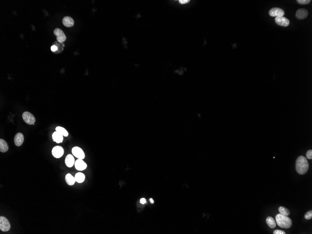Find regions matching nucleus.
Instances as JSON below:
<instances>
[{
	"label": "nucleus",
	"instance_id": "16",
	"mask_svg": "<svg viewBox=\"0 0 312 234\" xmlns=\"http://www.w3.org/2000/svg\"><path fill=\"white\" fill-rule=\"evenodd\" d=\"M65 180H66V182L69 186H73L75 182H76L75 177H74L70 173H68L66 175Z\"/></svg>",
	"mask_w": 312,
	"mask_h": 234
},
{
	"label": "nucleus",
	"instance_id": "8",
	"mask_svg": "<svg viewBox=\"0 0 312 234\" xmlns=\"http://www.w3.org/2000/svg\"><path fill=\"white\" fill-rule=\"evenodd\" d=\"M51 153L52 156L55 158H60L62 157L64 153V149L60 146H56L52 148Z\"/></svg>",
	"mask_w": 312,
	"mask_h": 234
},
{
	"label": "nucleus",
	"instance_id": "10",
	"mask_svg": "<svg viewBox=\"0 0 312 234\" xmlns=\"http://www.w3.org/2000/svg\"><path fill=\"white\" fill-rule=\"evenodd\" d=\"M74 166L78 171H83L87 168V164L81 159H78L75 162Z\"/></svg>",
	"mask_w": 312,
	"mask_h": 234
},
{
	"label": "nucleus",
	"instance_id": "7",
	"mask_svg": "<svg viewBox=\"0 0 312 234\" xmlns=\"http://www.w3.org/2000/svg\"><path fill=\"white\" fill-rule=\"evenodd\" d=\"M269 15L272 17H280L285 15V11L283 9L279 7H273L269 11Z\"/></svg>",
	"mask_w": 312,
	"mask_h": 234
},
{
	"label": "nucleus",
	"instance_id": "5",
	"mask_svg": "<svg viewBox=\"0 0 312 234\" xmlns=\"http://www.w3.org/2000/svg\"><path fill=\"white\" fill-rule=\"evenodd\" d=\"M72 155L78 159L83 160L85 158V154L82 149L78 146H75L72 149Z\"/></svg>",
	"mask_w": 312,
	"mask_h": 234
},
{
	"label": "nucleus",
	"instance_id": "20",
	"mask_svg": "<svg viewBox=\"0 0 312 234\" xmlns=\"http://www.w3.org/2000/svg\"><path fill=\"white\" fill-rule=\"evenodd\" d=\"M56 131L59 132L64 137H67L68 136V132H67V131H66L65 128H64L63 127H60V126H58L57 127L55 128Z\"/></svg>",
	"mask_w": 312,
	"mask_h": 234
},
{
	"label": "nucleus",
	"instance_id": "18",
	"mask_svg": "<svg viewBox=\"0 0 312 234\" xmlns=\"http://www.w3.org/2000/svg\"><path fill=\"white\" fill-rule=\"evenodd\" d=\"M74 177L76 182H78V183H83L85 180V178H86L84 174L81 173V172H78V173H76Z\"/></svg>",
	"mask_w": 312,
	"mask_h": 234
},
{
	"label": "nucleus",
	"instance_id": "9",
	"mask_svg": "<svg viewBox=\"0 0 312 234\" xmlns=\"http://www.w3.org/2000/svg\"><path fill=\"white\" fill-rule=\"evenodd\" d=\"M275 22L277 25L283 27H287L290 24V21L284 16L275 18Z\"/></svg>",
	"mask_w": 312,
	"mask_h": 234
},
{
	"label": "nucleus",
	"instance_id": "14",
	"mask_svg": "<svg viewBox=\"0 0 312 234\" xmlns=\"http://www.w3.org/2000/svg\"><path fill=\"white\" fill-rule=\"evenodd\" d=\"M63 25L67 27H71L74 26V19L70 16H65L62 20Z\"/></svg>",
	"mask_w": 312,
	"mask_h": 234
},
{
	"label": "nucleus",
	"instance_id": "15",
	"mask_svg": "<svg viewBox=\"0 0 312 234\" xmlns=\"http://www.w3.org/2000/svg\"><path fill=\"white\" fill-rule=\"evenodd\" d=\"M53 141L57 143H61L63 141V136L58 131H55L52 135Z\"/></svg>",
	"mask_w": 312,
	"mask_h": 234
},
{
	"label": "nucleus",
	"instance_id": "24",
	"mask_svg": "<svg viewBox=\"0 0 312 234\" xmlns=\"http://www.w3.org/2000/svg\"><path fill=\"white\" fill-rule=\"evenodd\" d=\"M306 156H307V158L309 160H311L312 158V151L311 149L307 151L306 154Z\"/></svg>",
	"mask_w": 312,
	"mask_h": 234
},
{
	"label": "nucleus",
	"instance_id": "25",
	"mask_svg": "<svg viewBox=\"0 0 312 234\" xmlns=\"http://www.w3.org/2000/svg\"><path fill=\"white\" fill-rule=\"evenodd\" d=\"M51 50L52 52H56V51H57L58 48L57 46L55 45H52L51 48Z\"/></svg>",
	"mask_w": 312,
	"mask_h": 234
},
{
	"label": "nucleus",
	"instance_id": "22",
	"mask_svg": "<svg viewBox=\"0 0 312 234\" xmlns=\"http://www.w3.org/2000/svg\"><path fill=\"white\" fill-rule=\"evenodd\" d=\"M297 1L300 4L306 5V4L309 3L311 1V0H297Z\"/></svg>",
	"mask_w": 312,
	"mask_h": 234
},
{
	"label": "nucleus",
	"instance_id": "2",
	"mask_svg": "<svg viewBox=\"0 0 312 234\" xmlns=\"http://www.w3.org/2000/svg\"><path fill=\"white\" fill-rule=\"evenodd\" d=\"M276 221L280 228L289 229L292 225V221L291 218L280 214H277L276 216Z\"/></svg>",
	"mask_w": 312,
	"mask_h": 234
},
{
	"label": "nucleus",
	"instance_id": "17",
	"mask_svg": "<svg viewBox=\"0 0 312 234\" xmlns=\"http://www.w3.org/2000/svg\"><path fill=\"white\" fill-rule=\"evenodd\" d=\"M9 149V146L6 141L4 140L0 139V151L1 152H6Z\"/></svg>",
	"mask_w": 312,
	"mask_h": 234
},
{
	"label": "nucleus",
	"instance_id": "1",
	"mask_svg": "<svg viewBox=\"0 0 312 234\" xmlns=\"http://www.w3.org/2000/svg\"><path fill=\"white\" fill-rule=\"evenodd\" d=\"M309 164L307 158L303 156H300L296 162V170L298 173L300 175L306 174L309 170Z\"/></svg>",
	"mask_w": 312,
	"mask_h": 234
},
{
	"label": "nucleus",
	"instance_id": "12",
	"mask_svg": "<svg viewBox=\"0 0 312 234\" xmlns=\"http://www.w3.org/2000/svg\"><path fill=\"white\" fill-rule=\"evenodd\" d=\"M24 141V136L21 133L16 134L14 137V143L16 145L20 146L22 145Z\"/></svg>",
	"mask_w": 312,
	"mask_h": 234
},
{
	"label": "nucleus",
	"instance_id": "26",
	"mask_svg": "<svg viewBox=\"0 0 312 234\" xmlns=\"http://www.w3.org/2000/svg\"><path fill=\"white\" fill-rule=\"evenodd\" d=\"M274 234H286V232L280 230H276L273 232Z\"/></svg>",
	"mask_w": 312,
	"mask_h": 234
},
{
	"label": "nucleus",
	"instance_id": "4",
	"mask_svg": "<svg viewBox=\"0 0 312 234\" xmlns=\"http://www.w3.org/2000/svg\"><path fill=\"white\" fill-rule=\"evenodd\" d=\"M10 224L5 217H0V229L2 231L7 232L10 229Z\"/></svg>",
	"mask_w": 312,
	"mask_h": 234
},
{
	"label": "nucleus",
	"instance_id": "3",
	"mask_svg": "<svg viewBox=\"0 0 312 234\" xmlns=\"http://www.w3.org/2000/svg\"><path fill=\"white\" fill-rule=\"evenodd\" d=\"M22 117L24 121L26 123H27L28 124H34L36 119L34 116L30 112L27 111L24 112V113L22 114Z\"/></svg>",
	"mask_w": 312,
	"mask_h": 234
},
{
	"label": "nucleus",
	"instance_id": "21",
	"mask_svg": "<svg viewBox=\"0 0 312 234\" xmlns=\"http://www.w3.org/2000/svg\"><path fill=\"white\" fill-rule=\"evenodd\" d=\"M279 211L280 214L283 216H288L290 215V212L289 210L284 207H280L279 208Z\"/></svg>",
	"mask_w": 312,
	"mask_h": 234
},
{
	"label": "nucleus",
	"instance_id": "23",
	"mask_svg": "<svg viewBox=\"0 0 312 234\" xmlns=\"http://www.w3.org/2000/svg\"><path fill=\"white\" fill-rule=\"evenodd\" d=\"M305 218L307 220L311 219L312 218V211L310 210L306 213L305 215Z\"/></svg>",
	"mask_w": 312,
	"mask_h": 234
},
{
	"label": "nucleus",
	"instance_id": "19",
	"mask_svg": "<svg viewBox=\"0 0 312 234\" xmlns=\"http://www.w3.org/2000/svg\"><path fill=\"white\" fill-rule=\"evenodd\" d=\"M266 223L267 224L269 227L271 229L275 228L276 226V222L273 218L271 217H268L266 219Z\"/></svg>",
	"mask_w": 312,
	"mask_h": 234
},
{
	"label": "nucleus",
	"instance_id": "13",
	"mask_svg": "<svg viewBox=\"0 0 312 234\" xmlns=\"http://www.w3.org/2000/svg\"><path fill=\"white\" fill-rule=\"evenodd\" d=\"M75 162V159L72 155H67L65 159V164L67 167H72L74 165Z\"/></svg>",
	"mask_w": 312,
	"mask_h": 234
},
{
	"label": "nucleus",
	"instance_id": "28",
	"mask_svg": "<svg viewBox=\"0 0 312 234\" xmlns=\"http://www.w3.org/2000/svg\"><path fill=\"white\" fill-rule=\"evenodd\" d=\"M146 199H144V198H142V199L140 200V203H142V204H145V203H146Z\"/></svg>",
	"mask_w": 312,
	"mask_h": 234
},
{
	"label": "nucleus",
	"instance_id": "11",
	"mask_svg": "<svg viewBox=\"0 0 312 234\" xmlns=\"http://www.w3.org/2000/svg\"><path fill=\"white\" fill-rule=\"evenodd\" d=\"M309 15V12L307 9H300L297 11L296 13V17L298 19L302 20L306 18Z\"/></svg>",
	"mask_w": 312,
	"mask_h": 234
},
{
	"label": "nucleus",
	"instance_id": "27",
	"mask_svg": "<svg viewBox=\"0 0 312 234\" xmlns=\"http://www.w3.org/2000/svg\"><path fill=\"white\" fill-rule=\"evenodd\" d=\"M179 3L181 4H185L187 3H189L190 1L189 0H179Z\"/></svg>",
	"mask_w": 312,
	"mask_h": 234
},
{
	"label": "nucleus",
	"instance_id": "29",
	"mask_svg": "<svg viewBox=\"0 0 312 234\" xmlns=\"http://www.w3.org/2000/svg\"><path fill=\"white\" fill-rule=\"evenodd\" d=\"M150 201L151 202V203H154V202L152 199H150Z\"/></svg>",
	"mask_w": 312,
	"mask_h": 234
},
{
	"label": "nucleus",
	"instance_id": "6",
	"mask_svg": "<svg viewBox=\"0 0 312 234\" xmlns=\"http://www.w3.org/2000/svg\"><path fill=\"white\" fill-rule=\"evenodd\" d=\"M54 34L57 37V40L59 42L63 43L66 40V36L60 29L56 28L54 30Z\"/></svg>",
	"mask_w": 312,
	"mask_h": 234
}]
</instances>
